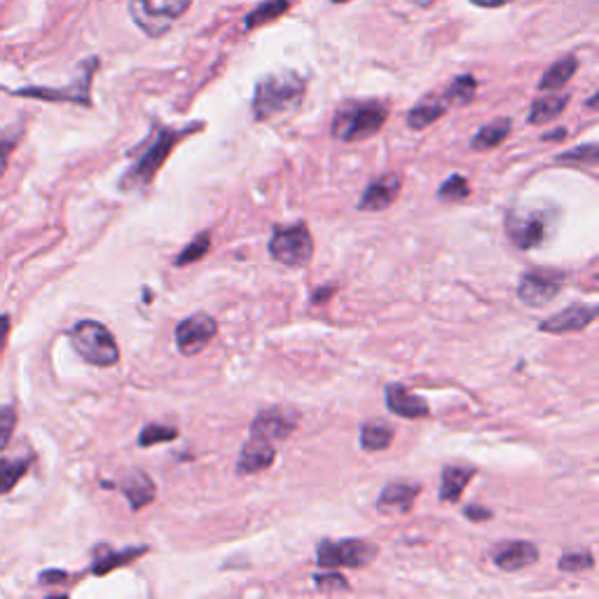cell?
<instances>
[{"instance_id":"18","label":"cell","mask_w":599,"mask_h":599,"mask_svg":"<svg viewBox=\"0 0 599 599\" xmlns=\"http://www.w3.org/2000/svg\"><path fill=\"white\" fill-rule=\"evenodd\" d=\"M387 408L396 418L403 420H426L431 414L428 403L422 396L412 394L403 385H389L387 387Z\"/></svg>"},{"instance_id":"37","label":"cell","mask_w":599,"mask_h":599,"mask_svg":"<svg viewBox=\"0 0 599 599\" xmlns=\"http://www.w3.org/2000/svg\"><path fill=\"white\" fill-rule=\"evenodd\" d=\"M314 586L316 588H319V590H324V592H349V590H352V586H349V580L344 578V576H340V574H316L314 576Z\"/></svg>"},{"instance_id":"45","label":"cell","mask_w":599,"mask_h":599,"mask_svg":"<svg viewBox=\"0 0 599 599\" xmlns=\"http://www.w3.org/2000/svg\"><path fill=\"white\" fill-rule=\"evenodd\" d=\"M588 106H590V108H595V106H597V96H592V98H590Z\"/></svg>"},{"instance_id":"29","label":"cell","mask_w":599,"mask_h":599,"mask_svg":"<svg viewBox=\"0 0 599 599\" xmlns=\"http://www.w3.org/2000/svg\"><path fill=\"white\" fill-rule=\"evenodd\" d=\"M475 92H478V80L473 75H469V73L455 78L453 85H449L445 90L449 106H466V104H471L473 98H475Z\"/></svg>"},{"instance_id":"34","label":"cell","mask_w":599,"mask_h":599,"mask_svg":"<svg viewBox=\"0 0 599 599\" xmlns=\"http://www.w3.org/2000/svg\"><path fill=\"white\" fill-rule=\"evenodd\" d=\"M595 567V557L590 551H580V553H567L557 560V569L567 572V574H578V572H590Z\"/></svg>"},{"instance_id":"4","label":"cell","mask_w":599,"mask_h":599,"mask_svg":"<svg viewBox=\"0 0 599 599\" xmlns=\"http://www.w3.org/2000/svg\"><path fill=\"white\" fill-rule=\"evenodd\" d=\"M71 347L75 354L96 368H113V365L120 363V347L115 342L113 332L94 319L78 321L71 332Z\"/></svg>"},{"instance_id":"14","label":"cell","mask_w":599,"mask_h":599,"mask_svg":"<svg viewBox=\"0 0 599 599\" xmlns=\"http://www.w3.org/2000/svg\"><path fill=\"white\" fill-rule=\"evenodd\" d=\"M539 555L541 553L537 543L522 539L502 541L492 548V562L502 572H520L525 567H531V564L539 562Z\"/></svg>"},{"instance_id":"24","label":"cell","mask_w":599,"mask_h":599,"mask_svg":"<svg viewBox=\"0 0 599 599\" xmlns=\"http://www.w3.org/2000/svg\"><path fill=\"white\" fill-rule=\"evenodd\" d=\"M572 102L569 94H545V96H539L535 104H531V110H529V122L531 125H545V122H553L557 120L560 115L567 110Z\"/></svg>"},{"instance_id":"15","label":"cell","mask_w":599,"mask_h":599,"mask_svg":"<svg viewBox=\"0 0 599 599\" xmlns=\"http://www.w3.org/2000/svg\"><path fill=\"white\" fill-rule=\"evenodd\" d=\"M597 305H586V303H574L567 309H562L553 314L551 319H545L539 324L541 332H551V336H564V332H578L586 330L588 326L595 324L597 319Z\"/></svg>"},{"instance_id":"46","label":"cell","mask_w":599,"mask_h":599,"mask_svg":"<svg viewBox=\"0 0 599 599\" xmlns=\"http://www.w3.org/2000/svg\"><path fill=\"white\" fill-rule=\"evenodd\" d=\"M332 3H347V0H332Z\"/></svg>"},{"instance_id":"22","label":"cell","mask_w":599,"mask_h":599,"mask_svg":"<svg viewBox=\"0 0 599 599\" xmlns=\"http://www.w3.org/2000/svg\"><path fill=\"white\" fill-rule=\"evenodd\" d=\"M148 548L141 545V548H125V551H110L108 545H98L96 553H94V564H92V572L96 576H104L113 569L118 567H125V564L134 562L137 557L145 555Z\"/></svg>"},{"instance_id":"41","label":"cell","mask_w":599,"mask_h":599,"mask_svg":"<svg viewBox=\"0 0 599 599\" xmlns=\"http://www.w3.org/2000/svg\"><path fill=\"white\" fill-rule=\"evenodd\" d=\"M469 3H473L478 8H485V10H494V8L510 5V3H515V0H469Z\"/></svg>"},{"instance_id":"27","label":"cell","mask_w":599,"mask_h":599,"mask_svg":"<svg viewBox=\"0 0 599 599\" xmlns=\"http://www.w3.org/2000/svg\"><path fill=\"white\" fill-rule=\"evenodd\" d=\"M289 8H291V0H265V3L256 5L246 14L244 31H256L265 24H272L281 14H286Z\"/></svg>"},{"instance_id":"40","label":"cell","mask_w":599,"mask_h":599,"mask_svg":"<svg viewBox=\"0 0 599 599\" xmlns=\"http://www.w3.org/2000/svg\"><path fill=\"white\" fill-rule=\"evenodd\" d=\"M69 580V574L66 572H45L40 574V584H66Z\"/></svg>"},{"instance_id":"32","label":"cell","mask_w":599,"mask_h":599,"mask_svg":"<svg viewBox=\"0 0 599 599\" xmlns=\"http://www.w3.org/2000/svg\"><path fill=\"white\" fill-rule=\"evenodd\" d=\"M178 438V428L176 426H166V424H148L143 426L139 445L141 447H155L160 443H172Z\"/></svg>"},{"instance_id":"1","label":"cell","mask_w":599,"mask_h":599,"mask_svg":"<svg viewBox=\"0 0 599 599\" xmlns=\"http://www.w3.org/2000/svg\"><path fill=\"white\" fill-rule=\"evenodd\" d=\"M199 129H204V122H195L188 127H164L148 141V145L141 150L137 162L129 166L125 176L120 178L122 190H143L155 180L157 172L164 166L166 157L172 155V150L190 134H197Z\"/></svg>"},{"instance_id":"38","label":"cell","mask_w":599,"mask_h":599,"mask_svg":"<svg viewBox=\"0 0 599 599\" xmlns=\"http://www.w3.org/2000/svg\"><path fill=\"white\" fill-rule=\"evenodd\" d=\"M463 518H469L471 522H485V520H492L494 513L485 506H478V504H471L463 508Z\"/></svg>"},{"instance_id":"35","label":"cell","mask_w":599,"mask_h":599,"mask_svg":"<svg viewBox=\"0 0 599 599\" xmlns=\"http://www.w3.org/2000/svg\"><path fill=\"white\" fill-rule=\"evenodd\" d=\"M22 134H24L22 127H16L12 131L8 129L5 134H0V178H3V174L8 172V162H10L12 153H14V148L20 145Z\"/></svg>"},{"instance_id":"44","label":"cell","mask_w":599,"mask_h":599,"mask_svg":"<svg viewBox=\"0 0 599 599\" xmlns=\"http://www.w3.org/2000/svg\"><path fill=\"white\" fill-rule=\"evenodd\" d=\"M412 5H418V8H431L436 3V0H410Z\"/></svg>"},{"instance_id":"3","label":"cell","mask_w":599,"mask_h":599,"mask_svg":"<svg viewBox=\"0 0 599 599\" xmlns=\"http://www.w3.org/2000/svg\"><path fill=\"white\" fill-rule=\"evenodd\" d=\"M389 108L381 102H347L332 118V137L356 143L375 137L385 127Z\"/></svg>"},{"instance_id":"12","label":"cell","mask_w":599,"mask_h":599,"mask_svg":"<svg viewBox=\"0 0 599 599\" xmlns=\"http://www.w3.org/2000/svg\"><path fill=\"white\" fill-rule=\"evenodd\" d=\"M297 428V414L289 408H265L256 414V420L251 424V436L262 438L268 443H281L293 436V431Z\"/></svg>"},{"instance_id":"11","label":"cell","mask_w":599,"mask_h":599,"mask_svg":"<svg viewBox=\"0 0 599 599\" xmlns=\"http://www.w3.org/2000/svg\"><path fill=\"white\" fill-rule=\"evenodd\" d=\"M564 286V277L553 270H535L520 277L518 297L527 307H543L560 295Z\"/></svg>"},{"instance_id":"43","label":"cell","mask_w":599,"mask_h":599,"mask_svg":"<svg viewBox=\"0 0 599 599\" xmlns=\"http://www.w3.org/2000/svg\"><path fill=\"white\" fill-rule=\"evenodd\" d=\"M567 139V129H555V134H545L543 141H564Z\"/></svg>"},{"instance_id":"36","label":"cell","mask_w":599,"mask_h":599,"mask_svg":"<svg viewBox=\"0 0 599 599\" xmlns=\"http://www.w3.org/2000/svg\"><path fill=\"white\" fill-rule=\"evenodd\" d=\"M16 428V410L12 406H0V453L10 445Z\"/></svg>"},{"instance_id":"20","label":"cell","mask_w":599,"mask_h":599,"mask_svg":"<svg viewBox=\"0 0 599 599\" xmlns=\"http://www.w3.org/2000/svg\"><path fill=\"white\" fill-rule=\"evenodd\" d=\"M475 466H461V463H453L445 466L443 475H441V502L443 504H457L463 490L469 488V482L475 478Z\"/></svg>"},{"instance_id":"28","label":"cell","mask_w":599,"mask_h":599,"mask_svg":"<svg viewBox=\"0 0 599 599\" xmlns=\"http://www.w3.org/2000/svg\"><path fill=\"white\" fill-rule=\"evenodd\" d=\"M33 457L22 459H0V494H10L20 480L28 473Z\"/></svg>"},{"instance_id":"16","label":"cell","mask_w":599,"mask_h":599,"mask_svg":"<svg viewBox=\"0 0 599 599\" xmlns=\"http://www.w3.org/2000/svg\"><path fill=\"white\" fill-rule=\"evenodd\" d=\"M403 180L398 174H385L368 183V188L363 190L359 199V211L375 213V211H387L398 197H401Z\"/></svg>"},{"instance_id":"30","label":"cell","mask_w":599,"mask_h":599,"mask_svg":"<svg viewBox=\"0 0 599 599\" xmlns=\"http://www.w3.org/2000/svg\"><path fill=\"white\" fill-rule=\"evenodd\" d=\"M211 251V232H202V235H197L176 258V268H186V265L199 262L207 254Z\"/></svg>"},{"instance_id":"33","label":"cell","mask_w":599,"mask_h":599,"mask_svg":"<svg viewBox=\"0 0 599 599\" xmlns=\"http://www.w3.org/2000/svg\"><path fill=\"white\" fill-rule=\"evenodd\" d=\"M555 162L560 164H586V166H595L599 164V148L597 143H588V145H578L567 150V153H562L555 157Z\"/></svg>"},{"instance_id":"26","label":"cell","mask_w":599,"mask_h":599,"mask_svg":"<svg viewBox=\"0 0 599 599\" xmlns=\"http://www.w3.org/2000/svg\"><path fill=\"white\" fill-rule=\"evenodd\" d=\"M576 71H578V59L574 55L562 57L551 66V69L543 73V78L539 80V90L541 92L562 90L576 75Z\"/></svg>"},{"instance_id":"13","label":"cell","mask_w":599,"mask_h":599,"mask_svg":"<svg viewBox=\"0 0 599 599\" xmlns=\"http://www.w3.org/2000/svg\"><path fill=\"white\" fill-rule=\"evenodd\" d=\"M422 494L420 482H408V480H396L381 490L375 510L379 515H387V518H398V515H408L418 498Z\"/></svg>"},{"instance_id":"39","label":"cell","mask_w":599,"mask_h":599,"mask_svg":"<svg viewBox=\"0 0 599 599\" xmlns=\"http://www.w3.org/2000/svg\"><path fill=\"white\" fill-rule=\"evenodd\" d=\"M10 328H12L10 314H0V354H3V349H5V344H8Z\"/></svg>"},{"instance_id":"9","label":"cell","mask_w":599,"mask_h":599,"mask_svg":"<svg viewBox=\"0 0 599 599\" xmlns=\"http://www.w3.org/2000/svg\"><path fill=\"white\" fill-rule=\"evenodd\" d=\"M98 69V59H90L82 63V71L78 80H73L69 87H24V90H5L12 96H26V98H40V102H57V104H78V106H92V80ZM3 90V87H0Z\"/></svg>"},{"instance_id":"21","label":"cell","mask_w":599,"mask_h":599,"mask_svg":"<svg viewBox=\"0 0 599 599\" xmlns=\"http://www.w3.org/2000/svg\"><path fill=\"white\" fill-rule=\"evenodd\" d=\"M449 108H453V106H449L445 92L424 96L422 102L408 113V127L412 131H422V129L431 127L434 122H438Z\"/></svg>"},{"instance_id":"42","label":"cell","mask_w":599,"mask_h":599,"mask_svg":"<svg viewBox=\"0 0 599 599\" xmlns=\"http://www.w3.org/2000/svg\"><path fill=\"white\" fill-rule=\"evenodd\" d=\"M332 293H336V286H328V289H319V291H314V295H312V303H314V305L326 303L328 295H332Z\"/></svg>"},{"instance_id":"23","label":"cell","mask_w":599,"mask_h":599,"mask_svg":"<svg viewBox=\"0 0 599 599\" xmlns=\"http://www.w3.org/2000/svg\"><path fill=\"white\" fill-rule=\"evenodd\" d=\"M510 131H513V120L510 118H496L490 125H482L475 131V137L471 139V150H475V153L494 150L510 137Z\"/></svg>"},{"instance_id":"8","label":"cell","mask_w":599,"mask_h":599,"mask_svg":"<svg viewBox=\"0 0 599 599\" xmlns=\"http://www.w3.org/2000/svg\"><path fill=\"white\" fill-rule=\"evenodd\" d=\"M270 256L286 268H307L314 256V239L305 223L277 227L270 239Z\"/></svg>"},{"instance_id":"17","label":"cell","mask_w":599,"mask_h":599,"mask_svg":"<svg viewBox=\"0 0 599 599\" xmlns=\"http://www.w3.org/2000/svg\"><path fill=\"white\" fill-rule=\"evenodd\" d=\"M277 459V449H274V443H268L262 438H256L251 436L239 453V459H237V473L239 475H254V473H260L265 469H270V466L274 463Z\"/></svg>"},{"instance_id":"25","label":"cell","mask_w":599,"mask_h":599,"mask_svg":"<svg viewBox=\"0 0 599 599\" xmlns=\"http://www.w3.org/2000/svg\"><path fill=\"white\" fill-rule=\"evenodd\" d=\"M394 426H389L387 422L381 420H373V422H365L361 426V447L365 449V453H385V449L391 447L394 443Z\"/></svg>"},{"instance_id":"2","label":"cell","mask_w":599,"mask_h":599,"mask_svg":"<svg viewBox=\"0 0 599 599\" xmlns=\"http://www.w3.org/2000/svg\"><path fill=\"white\" fill-rule=\"evenodd\" d=\"M307 82L295 71H277L258 80L254 92V118L270 122L293 113L305 98Z\"/></svg>"},{"instance_id":"31","label":"cell","mask_w":599,"mask_h":599,"mask_svg":"<svg viewBox=\"0 0 599 599\" xmlns=\"http://www.w3.org/2000/svg\"><path fill=\"white\" fill-rule=\"evenodd\" d=\"M469 195H471L469 180H466L459 174H453L447 180H443V186L438 188V199H441V202H447V204L463 202V199Z\"/></svg>"},{"instance_id":"10","label":"cell","mask_w":599,"mask_h":599,"mask_svg":"<svg viewBox=\"0 0 599 599\" xmlns=\"http://www.w3.org/2000/svg\"><path fill=\"white\" fill-rule=\"evenodd\" d=\"M219 332V324L211 314H192L176 326V347L183 356H197L211 344Z\"/></svg>"},{"instance_id":"6","label":"cell","mask_w":599,"mask_h":599,"mask_svg":"<svg viewBox=\"0 0 599 599\" xmlns=\"http://www.w3.org/2000/svg\"><path fill=\"white\" fill-rule=\"evenodd\" d=\"M192 0H131L129 14L150 38H162L186 14Z\"/></svg>"},{"instance_id":"19","label":"cell","mask_w":599,"mask_h":599,"mask_svg":"<svg viewBox=\"0 0 599 599\" xmlns=\"http://www.w3.org/2000/svg\"><path fill=\"white\" fill-rule=\"evenodd\" d=\"M120 492L125 494L131 510H143L157 498L155 480L141 469H131L129 473H125V478L120 480Z\"/></svg>"},{"instance_id":"5","label":"cell","mask_w":599,"mask_h":599,"mask_svg":"<svg viewBox=\"0 0 599 599\" xmlns=\"http://www.w3.org/2000/svg\"><path fill=\"white\" fill-rule=\"evenodd\" d=\"M557 227V213L545 209H529L518 211L513 209L506 215V235L520 248V251H531V248L543 246L553 237Z\"/></svg>"},{"instance_id":"7","label":"cell","mask_w":599,"mask_h":599,"mask_svg":"<svg viewBox=\"0 0 599 599\" xmlns=\"http://www.w3.org/2000/svg\"><path fill=\"white\" fill-rule=\"evenodd\" d=\"M377 553L379 548L365 539H324L316 545V562L326 569H363Z\"/></svg>"}]
</instances>
